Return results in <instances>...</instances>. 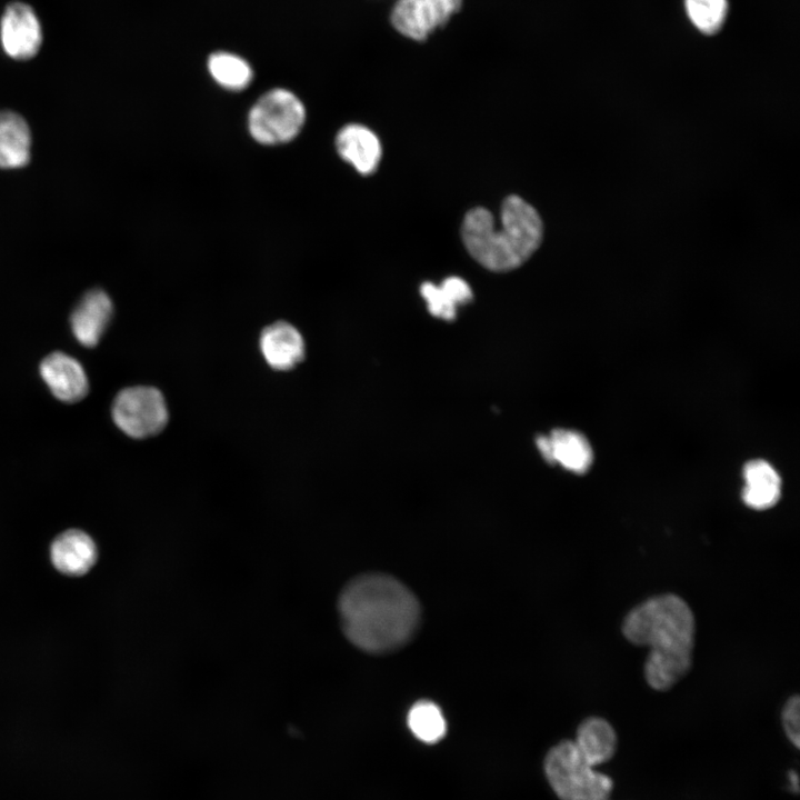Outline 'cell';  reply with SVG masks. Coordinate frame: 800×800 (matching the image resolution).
<instances>
[{"instance_id":"obj_1","label":"cell","mask_w":800,"mask_h":800,"mask_svg":"<svg viewBox=\"0 0 800 800\" xmlns=\"http://www.w3.org/2000/svg\"><path fill=\"white\" fill-rule=\"evenodd\" d=\"M338 617L347 640L372 654L392 652L416 634L421 607L416 594L394 577L361 573L341 589Z\"/></svg>"},{"instance_id":"obj_3","label":"cell","mask_w":800,"mask_h":800,"mask_svg":"<svg viewBox=\"0 0 800 800\" xmlns=\"http://www.w3.org/2000/svg\"><path fill=\"white\" fill-rule=\"evenodd\" d=\"M461 237L477 262L491 271L506 272L520 267L539 248L543 223L530 203L511 194L501 204L498 228L492 213L478 207L464 216Z\"/></svg>"},{"instance_id":"obj_25","label":"cell","mask_w":800,"mask_h":800,"mask_svg":"<svg viewBox=\"0 0 800 800\" xmlns=\"http://www.w3.org/2000/svg\"><path fill=\"white\" fill-rule=\"evenodd\" d=\"M789 782L793 787V791H798V776L794 771L789 772Z\"/></svg>"},{"instance_id":"obj_17","label":"cell","mask_w":800,"mask_h":800,"mask_svg":"<svg viewBox=\"0 0 800 800\" xmlns=\"http://www.w3.org/2000/svg\"><path fill=\"white\" fill-rule=\"evenodd\" d=\"M551 463H559L566 470L581 474L593 461L592 448L587 438L578 431L554 429L549 436Z\"/></svg>"},{"instance_id":"obj_14","label":"cell","mask_w":800,"mask_h":800,"mask_svg":"<svg viewBox=\"0 0 800 800\" xmlns=\"http://www.w3.org/2000/svg\"><path fill=\"white\" fill-rule=\"evenodd\" d=\"M743 502L756 510L773 507L781 497V478L767 461L756 459L743 468Z\"/></svg>"},{"instance_id":"obj_5","label":"cell","mask_w":800,"mask_h":800,"mask_svg":"<svg viewBox=\"0 0 800 800\" xmlns=\"http://www.w3.org/2000/svg\"><path fill=\"white\" fill-rule=\"evenodd\" d=\"M304 120L306 109L301 100L288 89L273 88L251 107L248 128L257 142L279 144L294 139Z\"/></svg>"},{"instance_id":"obj_6","label":"cell","mask_w":800,"mask_h":800,"mask_svg":"<svg viewBox=\"0 0 800 800\" xmlns=\"http://www.w3.org/2000/svg\"><path fill=\"white\" fill-rule=\"evenodd\" d=\"M111 416L116 426L134 439L158 434L169 419L162 393L149 386L122 389L112 402Z\"/></svg>"},{"instance_id":"obj_12","label":"cell","mask_w":800,"mask_h":800,"mask_svg":"<svg viewBox=\"0 0 800 800\" xmlns=\"http://www.w3.org/2000/svg\"><path fill=\"white\" fill-rule=\"evenodd\" d=\"M336 147L339 156L363 176L376 171L382 156L378 137L358 123L347 124L339 130Z\"/></svg>"},{"instance_id":"obj_15","label":"cell","mask_w":800,"mask_h":800,"mask_svg":"<svg viewBox=\"0 0 800 800\" xmlns=\"http://www.w3.org/2000/svg\"><path fill=\"white\" fill-rule=\"evenodd\" d=\"M31 132L26 120L9 110L0 112V168L17 169L30 160Z\"/></svg>"},{"instance_id":"obj_16","label":"cell","mask_w":800,"mask_h":800,"mask_svg":"<svg viewBox=\"0 0 800 800\" xmlns=\"http://www.w3.org/2000/svg\"><path fill=\"white\" fill-rule=\"evenodd\" d=\"M573 742L584 759L596 767L614 756L618 738L613 727L606 719L590 717L578 727Z\"/></svg>"},{"instance_id":"obj_24","label":"cell","mask_w":800,"mask_h":800,"mask_svg":"<svg viewBox=\"0 0 800 800\" xmlns=\"http://www.w3.org/2000/svg\"><path fill=\"white\" fill-rule=\"evenodd\" d=\"M537 447L539 452L541 453L542 458L551 463V446L550 440L548 436H539L536 440Z\"/></svg>"},{"instance_id":"obj_22","label":"cell","mask_w":800,"mask_h":800,"mask_svg":"<svg viewBox=\"0 0 800 800\" xmlns=\"http://www.w3.org/2000/svg\"><path fill=\"white\" fill-rule=\"evenodd\" d=\"M782 726L791 743L799 748L800 744V700L798 696L791 697L782 710Z\"/></svg>"},{"instance_id":"obj_23","label":"cell","mask_w":800,"mask_h":800,"mask_svg":"<svg viewBox=\"0 0 800 800\" xmlns=\"http://www.w3.org/2000/svg\"><path fill=\"white\" fill-rule=\"evenodd\" d=\"M456 306L467 303L472 299L469 284L459 277H448L440 284Z\"/></svg>"},{"instance_id":"obj_20","label":"cell","mask_w":800,"mask_h":800,"mask_svg":"<svg viewBox=\"0 0 800 800\" xmlns=\"http://www.w3.org/2000/svg\"><path fill=\"white\" fill-rule=\"evenodd\" d=\"M687 13L691 22L701 32H717L727 16V0H684Z\"/></svg>"},{"instance_id":"obj_10","label":"cell","mask_w":800,"mask_h":800,"mask_svg":"<svg viewBox=\"0 0 800 800\" xmlns=\"http://www.w3.org/2000/svg\"><path fill=\"white\" fill-rule=\"evenodd\" d=\"M113 316L112 300L101 289L88 291L70 316L71 331L79 343L96 347Z\"/></svg>"},{"instance_id":"obj_9","label":"cell","mask_w":800,"mask_h":800,"mask_svg":"<svg viewBox=\"0 0 800 800\" xmlns=\"http://www.w3.org/2000/svg\"><path fill=\"white\" fill-rule=\"evenodd\" d=\"M39 372L51 393L62 402H78L88 394L89 380L82 364L64 352L44 357Z\"/></svg>"},{"instance_id":"obj_19","label":"cell","mask_w":800,"mask_h":800,"mask_svg":"<svg viewBox=\"0 0 800 800\" xmlns=\"http://www.w3.org/2000/svg\"><path fill=\"white\" fill-rule=\"evenodd\" d=\"M407 722L413 736L426 743L438 742L447 731L441 709L429 700L417 701L408 712Z\"/></svg>"},{"instance_id":"obj_13","label":"cell","mask_w":800,"mask_h":800,"mask_svg":"<svg viewBox=\"0 0 800 800\" xmlns=\"http://www.w3.org/2000/svg\"><path fill=\"white\" fill-rule=\"evenodd\" d=\"M260 350L271 368L286 371L303 360L304 341L292 324L278 321L261 332Z\"/></svg>"},{"instance_id":"obj_2","label":"cell","mask_w":800,"mask_h":800,"mask_svg":"<svg viewBox=\"0 0 800 800\" xmlns=\"http://www.w3.org/2000/svg\"><path fill=\"white\" fill-rule=\"evenodd\" d=\"M694 630L690 607L671 593L643 601L622 623V633L629 642L649 647L644 678L658 691L670 689L690 670Z\"/></svg>"},{"instance_id":"obj_8","label":"cell","mask_w":800,"mask_h":800,"mask_svg":"<svg viewBox=\"0 0 800 800\" xmlns=\"http://www.w3.org/2000/svg\"><path fill=\"white\" fill-rule=\"evenodd\" d=\"M0 39L4 52L12 59L34 57L42 44V29L33 9L23 2H12L0 22Z\"/></svg>"},{"instance_id":"obj_4","label":"cell","mask_w":800,"mask_h":800,"mask_svg":"<svg viewBox=\"0 0 800 800\" xmlns=\"http://www.w3.org/2000/svg\"><path fill=\"white\" fill-rule=\"evenodd\" d=\"M571 740L553 746L544 759V772L560 800H609L612 779L594 769Z\"/></svg>"},{"instance_id":"obj_7","label":"cell","mask_w":800,"mask_h":800,"mask_svg":"<svg viewBox=\"0 0 800 800\" xmlns=\"http://www.w3.org/2000/svg\"><path fill=\"white\" fill-rule=\"evenodd\" d=\"M461 4L462 0H399L391 22L401 34L421 41L446 24Z\"/></svg>"},{"instance_id":"obj_11","label":"cell","mask_w":800,"mask_h":800,"mask_svg":"<svg viewBox=\"0 0 800 800\" xmlns=\"http://www.w3.org/2000/svg\"><path fill=\"white\" fill-rule=\"evenodd\" d=\"M50 560L64 576L81 577L98 560L94 540L80 529H69L58 534L50 544Z\"/></svg>"},{"instance_id":"obj_21","label":"cell","mask_w":800,"mask_h":800,"mask_svg":"<svg viewBox=\"0 0 800 800\" xmlns=\"http://www.w3.org/2000/svg\"><path fill=\"white\" fill-rule=\"evenodd\" d=\"M420 293L432 316L443 320H453L456 318L457 306L441 286L423 282L420 287Z\"/></svg>"},{"instance_id":"obj_18","label":"cell","mask_w":800,"mask_h":800,"mask_svg":"<svg viewBox=\"0 0 800 800\" xmlns=\"http://www.w3.org/2000/svg\"><path fill=\"white\" fill-rule=\"evenodd\" d=\"M208 70L213 80L228 90L246 89L253 77L250 64L243 58L226 51L209 57Z\"/></svg>"}]
</instances>
